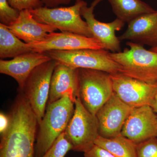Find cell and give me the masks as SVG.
<instances>
[{
  "label": "cell",
  "mask_w": 157,
  "mask_h": 157,
  "mask_svg": "<svg viewBox=\"0 0 157 157\" xmlns=\"http://www.w3.org/2000/svg\"><path fill=\"white\" fill-rule=\"evenodd\" d=\"M117 18L128 23L140 15L156 10L141 0H107Z\"/></svg>",
  "instance_id": "17"
},
{
  "label": "cell",
  "mask_w": 157,
  "mask_h": 157,
  "mask_svg": "<svg viewBox=\"0 0 157 157\" xmlns=\"http://www.w3.org/2000/svg\"><path fill=\"white\" fill-rule=\"evenodd\" d=\"M78 69L56 62L51 79L47 105L66 96L75 103L78 97Z\"/></svg>",
  "instance_id": "13"
},
{
  "label": "cell",
  "mask_w": 157,
  "mask_h": 157,
  "mask_svg": "<svg viewBox=\"0 0 157 157\" xmlns=\"http://www.w3.org/2000/svg\"><path fill=\"white\" fill-rule=\"evenodd\" d=\"M121 135L137 144L157 137V114L149 105L134 107L125 122Z\"/></svg>",
  "instance_id": "11"
},
{
  "label": "cell",
  "mask_w": 157,
  "mask_h": 157,
  "mask_svg": "<svg viewBox=\"0 0 157 157\" xmlns=\"http://www.w3.org/2000/svg\"><path fill=\"white\" fill-rule=\"evenodd\" d=\"M119 39L148 45L151 48L157 47V11L144 14L130 21Z\"/></svg>",
  "instance_id": "15"
},
{
  "label": "cell",
  "mask_w": 157,
  "mask_h": 157,
  "mask_svg": "<svg viewBox=\"0 0 157 157\" xmlns=\"http://www.w3.org/2000/svg\"><path fill=\"white\" fill-rule=\"evenodd\" d=\"M137 157H157V137L137 144Z\"/></svg>",
  "instance_id": "22"
},
{
  "label": "cell",
  "mask_w": 157,
  "mask_h": 157,
  "mask_svg": "<svg viewBox=\"0 0 157 157\" xmlns=\"http://www.w3.org/2000/svg\"><path fill=\"white\" fill-rule=\"evenodd\" d=\"M84 157H116L107 150L94 144L84 153Z\"/></svg>",
  "instance_id": "24"
},
{
  "label": "cell",
  "mask_w": 157,
  "mask_h": 157,
  "mask_svg": "<svg viewBox=\"0 0 157 157\" xmlns=\"http://www.w3.org/2000/svg\"><path fill=\"white\" fill-rule=\"evenodd\" d=\"M28 45L34 52H39L53 50L104 49L101 42L94 37H86L67 32H53L49 34L43 41Z\"/></svg>",
  "instance_id": "10"
},
{
  "label": "cell",
  "mask_w": 157,
  "mask_h": 157,
  "mask_svg": "<svg viewBox=\"0 0 157 157\" xmlns=\"http://www.w3.org/2000/svg\"><path fill=\"white\" fill-rule=\"evenodd\" d=\"M74 104V113L64 133L73 151L84 153L95 144L100 135L99 123L96 115L84 107L78 97Z\"/></svg>",
  "instance_id": "6"
},
{
  "label": "cell",
  "mask_w": 157,
  "mask_h": 157,
  "mask_svg": "<svg viewBox=\"0 0 157 157\" xmlns=\"http://www.w3.org/2000/svg\"><path fill=\"white\" fill-rule=\"evenodd\" d=\"M52 59L45 52H33L15 57L12 59L0 60V73L12 77L21 89L31 73L38 66Z\"/></svg>",
  "instance_id": "14"
},
{
  "label": "cell",
  "mask_w": 157,
  "mask_h": 157,
  "mask_svg": "<svg viewBox=\"0 0 157 157\" xmlns=\"http://www.w3.org/2000/svg\"><path fill=\"white\" fill-rule=\"evenodd\" d=\"M150 106L151 107L154 111L157 114V91L152 101L150 104Z\"/></svg>",
  "instance_id": "27"
},
{
  "label": "cell",
  "mask_w": 157,
  "mask_h": 157,
  "mask_svg": "<svg viewBox=\"0 0 157 157\" xmlns=\"http://www.w3.org/2000/svg\"><path fill=\"white\" fill-rule=\"evenodd\" d=\"M110 75L113 91L121 101L133 108L150 106L157 91V83H147L120 73Z\"/></svg>",
  "instance_id": "8"
},
{
  "label": "cell",
  "mask_w": 157,
  "mask_h": 157,
  "mask_svg": "<svg viewBox=\"0 0 157 157\" xmlns=\"http://www.w3.org/2000/svg\"><path fill=\"white\" fill-rule=\"evenodd\" d=\"M74 103L68 96L47 105L39 124L35 157H42L63 132L73 116Z\"/></svg>",
  "instance_id": "1"
},
{
  "label": "cell",
  "mask_w": 157,
  "mask_h": 157,
  "mask_svg": "<svg viewBox=\"0 0 157 157\" xmlns=\"http://www.w3.org/2000/svg\"><path fill=\"white\" fill-rule=\"evenodd\" d=\"M133 108L113 93L96 114L99 123V135L110 138L120 135Z\"/></svg>",
  "instance_id": "9"
},
{
  "label": "cell",
  "mask_w": 157,
  "mask_h": 157,
  "mask_svg": "<svg viewBox=\"0 0 157 157\" xmlns=\"http://www.w3.org/2000/svg\"><path fill=\"white\" fill-rule=\"evenodd\" d=\"M7 27L17 38L27 44L41 42L57 30L37 21L29 10L20 11L17 20Z\"/></svg>",
  "instance_id": "16"
},
{
  "label": "cell",
  "mask_w": 157,
  "mask_h": 157,
  "mask_svg": "<svg viewBox=\"0 0 157 157\" xmlns=\"http://www.w3.org/2000/svg\"><path fill=\"white\" fill-rule=\"evenodd\" d=\"M70 150L73 147L63 132L42 157H65Z\"/></svg>",
  "instance_id": "20"
},
{
  "label": "cell",
  "mask_w": 157,
  "mask_h": 157,
  "mask_svg": "<svg viewBox=\"0 0 157 157\" xmlns=\"http://www.w3.org/2000/svg\"><path fill=\"white\" fill-rule=\"evenodd\" d=\"M10 116H8L1 112L0 114V133L1 135L7 131L10 125Z\"/></svg>",
  "instance_id": "26"
},
{
  "label": "cell",
  "mask_w": 157,
  "mask_h": 157,
  "mask_svg": "<svg viewBox=\"0 0 157 157\" xmlns=\"http://www.w3.org/2000/svg\"><path fill=\"white\" fill-rule=\"evenodd\" d=\"M44 6L48 8H55L60 5H67L72 1L77 0H41Z\"/></svg>",
  "instance_id": "25"
},
{
  "label": "cell",
  "mask_w": 157,
  "mask_h": 157,
  "mask_svg": "<svg viewBox=\"0 0 157 157\" xmlns=\"http://www.w3.org/2000/svg\"><path fill=\"white\" fill-rule=\"evenodd\" d=\"M56 64V62L51 59L38 66L30 74L22 89H19L29 103L38 124L48 104L51 79Z\"/></svg>",
  "instance_id": "7"
},
{
  "label": "cell",
  "mask_w": 157,
  "mask_h": 157,
  "mask_svg": "<svg viewBox=\"0 0 157 157\" xmlns=\"http://www.w3.org/2000/svg\"><path fill=\"white\" fill-rule=\"evenodd\" d=\"M129 48L110 52V56L121 67L125 76L149 83H157V52L147 50L143 45L128 42Z\"/></svg>",
  "instance_id": "2"
},
{
  "label": "cell",
  "mask_w": 157,
  "mask_h": 157,
  "mask_svg": "<svg viewBox=\"0 0 157 157\" xmlns=\"http://www.w3.org/2000/svg\"><path fill=\"white\" fill-rule=\"evenodd\" d=\"M150 50L152 51L155 52H157V47H155V48H151Z\"/></svg>",
  "instance_id": "28"
},
{
  "label": "cell",
  "mask_w": 157,
  "mask_h": 157,
  "mask_svg": "<svg viewBox=\"0 0 157 157\" xmlns=\"http://www.w3.org/2000/svg\"><path fill=\"white\" fill-rule=\"evenodd\" d=\"M78 95L84 107L96 115L113 91L110 74L87 69H78Z\"/></svg>",
  "instance_id": "4"
},
{
  "label": "cell",
  "mask_w": 157,
  "mask_h": 157,
  "mask_svg": "<svg viewBox=\"0 0 157 157\" xmlns=\"http://www.w3.org/2000/svg\"><path fill=\"white\" fill-rule=\"evenodd\" d=\"M10 6L19 11L33 10L44 6L41 0H7Z\"/></svg>",
  "instance_id": "23"
},
{
  "label": "cell",
  "mask_w": 157,
  "mask_h": 157,
  "mask_svg": "<svg viewBox=\"0 0 157 157\" xmlns=\"http://www.w3.org/2000/svg\"><path fill=\"white\" fill-rule=\"evenodd\" d=\"M20 11L11 7L7 0H0V22L9 26L19 17Z\"/></svg>",
  "instance_id": "21"
},
{
  "label": "cell",
  "mask_w": 157,
  "mask_h": 157,
  "mask_svg": "<svg viewBox=\"0 0 157 157\" xmlns=\"http://www.w3.org/2000/svg\"><path fill=\"white\" fill-rule=\"evenodd\" d=\"M34 52L28 44L21 41L6 26L0 23V57L2 59Z\"/></svg>",
  "instance_id": "18"
},
{
  "label": "cell",
  "mask_w": 157,
  "mask_h": 157,
  "mask_svg": "<svg viewBox=\"0 0 157 157\" xmlns=\"http://www.w3.org/2000/svg\"><path fill=\"white\" fill-rule=\"evenodd\" d=\"M87 3L83 0L75 1L69 7L48 8L43 6L29 10L37 21L48 25L61 32H70L93 37L87 22L82 18L81 9Z\"/></svg>",
  "instance_id": "3"
},
{
  "label": "cell",
  "mask_w": 157,
  "mask_h": 157,
  "mask_svg": "<svg viewBox=\"0 0 157 157\" xmlns=\"http://www.w3.org/2000/svg\"><path fill=\"white\" fill-rule=\"evenodd\" d=\"M103 1L94 0L90 7L87 5L83 6L81 15L87 22L93 37L101 42L104 49L111 52H120V40L116 35V32L122 29L125 23L117 18L108 23L101 22L96 19L94 14L95 8Z\"/></svg>",
  "instance_id": "12"
},
{
  "label": "cell",
  "mask_w": 157,
  "mask_h": 157,
  "mask_svg": "<svg viewBox=\"0 0 157 157\" xmlns=\"http://www.w3.org/2000/svg\"><path fill=\"white\" fill-rule=\"evenodd\" d=\"M57 63L76 69L100 70L110 74L121 73V67L106 49H83L73 51H49L45 52Z\"/></svg>",
  "instance_id": "5"
},
{
  "label": "cell",
  "mask_w": 157,
  "mask_h": 157,
  "mask_svg": "<svg viewBox=\"0 0 157 157\" xmlns=\"http://www.w3.org/2000/svg\"><path fill=\"white\" fill-rule=\"evenodd\" d=\"M95 144L107 150L116 157H137V144L121 134L110 138L99 135Z\"/></svg>",
  "instance_id": "19"
}]
</instances>
